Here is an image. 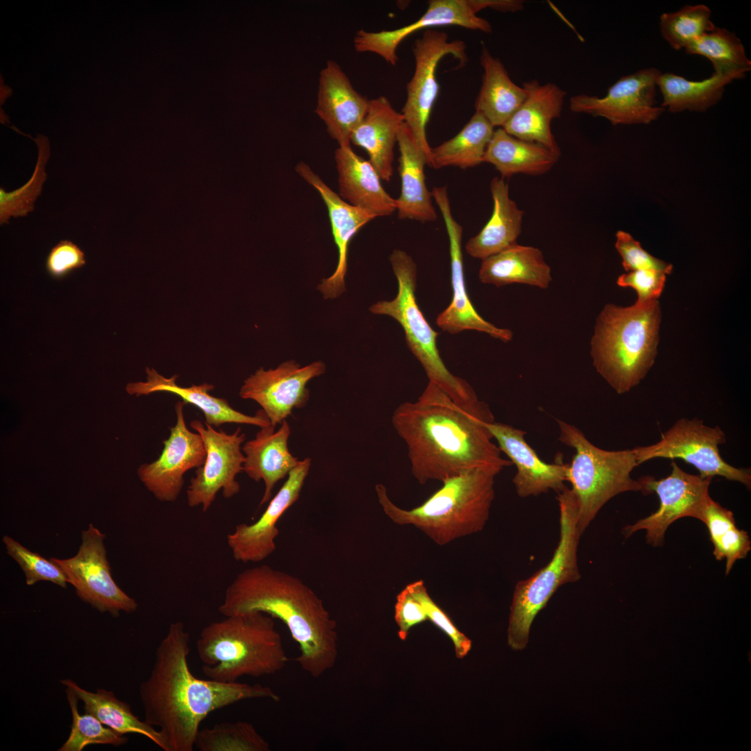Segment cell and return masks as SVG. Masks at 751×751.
<instances>
[{"label": "cell", "mask_w": 751, "mask_h": 751, "mask_svg": "<svg viewBox=\"0 0 751 751\" xmlns=\"http://www.w3.org/2000/svg\"><path fill=\"white\" fill-rule=\"evenodd\" d=\"M310 467L309 458L300 460L259 519L250 524H239L227 534V542L236 561L260 562L275 551V539L279 534L276 524L298 499Z\"/></svg>", "instance_id": "cell-20"}, {"label": "cell", "mask_w": 751, "mask_h": 751, "mask_svg": "<svg viewBox=\"0 0 751 751\" xmlns=\"http://www.w3.org/2000/svg\"><path fill=\"white\" fill-rule=\"evenodd\" d=\"M389 261L398 282V293L391 300H380L372 305L374 314L394 318L404 330L407 345L423 368L430 382L435 383L456 403L476 409L483 403L471 386L463 378L453 375L442 360L437 347L435 331L419 309L415 297L417 267L410 255L394 250Z\"/></svg>", "instance_id": "cell-7"}, {"label": "cell", "mask_w": 751, "mask_h": 751, "mask_svg": "<svg viewBox=\"0 0 751 751\" xmlns=\"http://www.w3.org/2000/svg\"><path fill=\"white\" fill-rule=\"evenodd\" d=\"M2 541L7 554L14 559L24 573L28 586L41 581H50L65 588L67 578L60 567L50 558H45L13 540L4 535Z\"/></svg>", "instance_id": "cell-43"}, {"label": "cell", "mask_w": 751, "mask_h": 751, "mask_svg": "<svg viewBox=\"0 0 751 751\" xmlns=\"http://www.w3.org/2000/svg\"><path fill=\"white\" fill-rule=\"evenodd\" d=\"M220 614L259 611L282 620L298 645L302 669L318 678L332 668L339 654L336 621L302 580L269 565L248 568L227 587Z\"/></svg>", "instance_id": "cell-3"}, {"label": "cell", "mask_w": 751, "mask_h": 751, "mask_svg": "<svg viewBox=\"0 0 751 751\" xmlns=\"http://www.w3.org/2000/svg\"><path fill=\"white\" fill-rule=\"evenodd\" d=\"M700 521L708 528L716 559H725V573L728 574L735 562L745 558L750 551L748 533L736 527L732 511L711 497L704 506Z\"/></svg>", "instance_id": "cell-38"}, {"label": "cell", "mask_w": 751, "mask_h": 751, "mask_svg": "<svg viewBox=\"0 0 751 751\" xmlns=\"http://www.w3.org/2000/svg\"><path fill=\"white\" fill-rule=\"evenodd\" d=\"M522 87L526 97L501 128L515 138L540 144L560 156L551 124L560 116L567 92L555 83L540 84L535 79L523 82Z\"/></svg>", "instance_id": "cell-24"}, {"label": "cell", "mask_w": 751, "mask_h": 751, "mask_svg": "<svg viewBox=\"0 0 751 751\" xmlns=\"http://www.w3.org/2000/svg\"><path fill=\"white\" fill-rule=\"evenodd\" d=\"M487 426L501 452L516 467L512 483L519 497L537 496L550 490L559 493L567 487V463L559 458L554 463L542 460L526 441L523 430L495 421Z\"/></svg>", "instance_id": "cell-21"}, {"label": "cell", "mask_w": 751, "mask_h": 751, "mask_svg": "<svg viewBox=\"0 0 751 751\" xmlns=\"http://www.w3.org/2000/svg\"><path fill=\"white\" fill-rule=\"evenodd\" d=\"M334 160L339 196L344 201L376 217L390 216L396 211L395 199L384 189L369 160L357 155L350 145L339 146Z\"/></svg>", "instance_id": "cell-27"}, {"label": "cell", "mask_w": 751, "mask_h": 751, "mask_svg": "<svg viewBox=\"0 0 751 751\" xmlns=\"http://www.w3.org/2000/svg\"><path fill=\"white\" fill-rule=\"evenodd\" d=\"M295 170L318 191L328 209L332 236L338 250V263L332 275L323 278L317 288L324 298H335L345 291L349 244L357 232L376 216L344 201L305 163L300 162Z\"/></svg>", "instance_id": "cell-23"}, {"label": "cell", "mask_w": 751, "mask_h": 751, "mask_svg": "<svg viewBox=\"0 0 751 751\" xmlns=\"http://www.w3.org/2000/svg\"><path fill=\"white\" fill-rule=\"evenodd\" d=\"M615 246L622 259V266L627 272L652 269L670 274L672 270L671 264L652 256L626 232L620 230L616 233Z\"/></svg>", "instance_id": "cell-45"}, {"label": "cell", "mask_w": 751, "mask_h": 751, "mask_svg": "<svg viewBox=\"0 0 751 751\" xmlns=\"http://www.w3.org/2000/svg\"><path fill=\"white\" fill-rule=\"evenodd\" d=\"M195 748L200 751H268L270 746L245 721L225 722L200 729Z\"/></svg>", "instance_id": "cell-39"}, {"label": "cell", "mask_w": 751, "mask_h": 751, "mask_svg": "<svg viewBox=\"0 0 751 751\" xmlns=\"http://www.w3.org/2000/svg\"><path fill=\"white\" fill-rule=\"evenodd\" d=\"M183 401L175 405L176 423L163 441L159 458L141 465L138 475L147 489L161 501H176L184 484V475L191 469L201 467L206 459V449L198 433L186 426Z\"/></svg>", "instance_id": "cell-17"}, {"label": "cell", "mask_w": 751, "mask_h": 751, "mask_svg": "<svg viewBox=\"0 0 751 751\" xmlns=\"http://www.w3.org/2000/svg\"><path fill=\"white\" fill-rule=\"evenodd\" d=\"M290 434V426L284 420L276 431L272 425L261 428L255 437L241 448L245 454L243 471L255 481L263 480L264 483L261 506L270 501L275 484L300 462L288 448Z\"/></svg>", "instance_id": "cell-26"}, {"label": "cell", "mask_w": 751, "mask_h": 751, "mask_svg": "<svg viewBox=\"0 0 751 751\" xmlns=\"http://www.w3.org/2000/svg\"><path fill=\"white\" fill-rule=\"evenodd\" d=\"M559 541L550 561L534 574L516 584L508 628V642L514 650L524 649L537 614L561 586L581 579L578 547L581 533L578 528V505L570 488L558 493Z\"/></svg>", "instance_id": "cell-9"}, {"label": "cell", "mask_w": 751, "mask_h": 751, "mask_svg": "<svg viewBox=\"0 0 751 751\" xmlns=\"http://www.w3.org/2000/svg\"><path fill=\"white\" fill-rule=\"evenodd\" d=\"M60 683L83 703L85 713L95 716L103 724L121 734L144 736L163 750L164 743L159 731L145 720H141L133 713L130 705L119 700L112 691L102 688L89 691L70 679L61 680Z\"/></svg>", "instance_id": "cell-34"}, {"label": "cell", "mask_w": 751, "mask_h": 751, "mask_svg": "<svg viewBox=\"0 0 751 751\" xmlns=\"http://www.w3.org/2000/svg\"><path fill=\"white\" fill-rule=\"evenodd\" d=\"M196 651L203 674L221 682L273 675L289 661L273 617L259 611L209 623L199 635Z\"/></svg>", "instance_id": "cell-5"}, {"label": "cell", "mask_w": 751, "mask_h": 751, "mask_svg": "<svg viewBox=\"0 0 751 751\" xmlns=\"http://www.w3.org/2000/svg\"><path fill=\"white\" fill-rule=\"evenodd\" d=\"M105 534L92 524L81 533L77 554L70 558H50L65 574L77 596L102 613L118 617L132 613L136 601L124 592L112 578L104 546Z\"/></svg>", "instance_id": "cell-12"}, {"label": "cell", "mask_w": 751, "mask_h": 751, "mask_svg": "<svg viewBox=\"0 0 751 751\" xmlns=\"http://www.w3.org/2000/svg\"><path fill=\"white\" fill-rule=\"evenodd\" d=\"M733 81L732 77L715 73L702 81H691L673 73L661 72L657 80L663 97L660 106L674 113L704 112L721 99L725 86Z\"/></svg>", "instance_id": "cell-35"}, {"label": "cell", "mask_w": 751, "mask_h": 751, "mask_svg": "<svg viewBox=\"0 0 751 751\" xmlns=\"http://www.w3.org/2000/svg\"><path fill=\"white\" fill-rule=\"evenodd\" d=\"M493 200L492 216L483 229L465 245L467 253L481 260L517 243L522 232L524 211L509 195L504 179L494 177L490 182Z\"/></svg>", "instance_id": "cell-30"}, {"label": "cell", "mask_w": 751, "mask_h": 751, "mask_svg": "<svg viewBox=\"0 0 751 751\" xmlns=\"http://www.w3.org/2000/svg\"><path fill=\"white\" fill-rule=\"evenodd\" d=\"M684 49L688 54L707 58L713 67V73L734 80L743 79L751 70V61L741 40L734 32L724 28L716 26L692 41Z\"/></svg>", "instance_id": "cell-37"}, {"label": "cell", "mask_w": 751, "mask_h": 751, "mask_svg": "<svg viewBox=\"0 0 751 751\" xmlns=\"http://www.w3.org/2000/svg\"><path fill=\"white\" fill-rule=\"evenodd\" d=\"M501 470L477 467L449 478L423 503L410 510L396 506L385 486L376 492L385 515L395 524L418 528L439 546L481 531L494 499V480Z\"/></svg>", "instance_id": "cell-4"}, {"label": "cell", "mask_w": 751, "mask_h": 751, "mask_svg": "<svg viewBox=\"0 0 751 751\" xmlns=\"http://www.w3.org/2000/svg\"><path fill=\"white\" fill-rule=\"evenodd\" d=\"M465 49L463 41H449L446 33L433 29L425 30L412 47L415 67L413 76L407 84V98L401 113L417 144L426 155L430 166L431 147L426 131L439 92L437 67L446 55L453 56L461 65H465L468 60Z\"/></svg>", "instance_id": "cell-11"}, {"label": "cell", "mask_w": 751, "mask_h": 751, "mask_svg": "<svg viewBox=\"0 0 751 751\" xmlns=\"http://www.w3.org/2000/svg\"><path fill=\"white\" fill-rule=\"evenodd\" d=\"M86 263L84 252L72 241L64 239L57 243L48 253L45 268L55 279H61Z\"/></svg>", "instance_id": "cell-47"}, {"label": "cell", "mask_w": 751, "mask_h": 751, "mask_svg": "<svg viewBox=\"0 0 751 751\" xmlns=\"http://www.w3.org/2000/svg\"><path fill=\"white\" fill-rule=\"evenodd\" d=\"M147 381L129 383L126 391L130 395H149L154 392L164 391L179 396L186 404L198 407L204 414L205 422L218 428L227 423H243L260 428L271 425L265 412L261 409L255 416H249L232 408L227 401L216 398L209 394L214 386L209 383L181 387L177 383V376L165 378L154 369L147 367Z\"/></svg>", "instance_id": "cell-25"}, {"label": "cell", "mask_w": 751, "mask_h": 751, "mask_svg": "<svg viewBox=\"0 0 751 751\" xmlns=\"http://www.w3.org/2000/svg\"><path fill=\"white\" fill-rule=\"evenodd\" d=\"M404 116L384 96L370 99L368 111L354 129L350 144L363 148L381 179L389 181L393 174L394 147Z\"/></svg>", "instance_id": "cell-29"}, {"label": "cell", "mask_w": 751, "mask_h": 751, "mask_svg": "<svg viewBox=\"0 0 751 751\" xmlns=\"http://www.w3.org/2000/svg\"><path fill=\"white\" fill-rule=\"evenodd\" d=\"M558 439L573 449L567 467V482L578 505V528L581 534L601 508L612 498L627 492L643 491L631 474L639 465L632 449L608 451L591 443L574 425L557 419Z\"/></svg>", "instance_id": "cell-8"}, {"label": "cell", "mask_w": 751, "mask_h": 751, "mask_svg": "<svg viewBox=\"0 0 751 751\" xmlns=\"http://www.w3.org/2000/svg\"><path fill=\"white\" fill-rule=\"evenodd\" d=\"M480 60L483 76L475 102L476 112L494 127H502L522 104L526 91L512 81L503 64L484 45Z\"/></svg>", "instance_id": "cell-32"}, {"label": "cell", "mask_w": 751, "mask_h": 751, "mask_svg": "<svg viewBox=\"0 0 751 751\" xmlns=\"http://www.w3.org/2000/svg\"><path fill=\"white\" fill-rule=\"evenodd\" d=\"M558 158L544 146L518 139L499 128L494 130L487 147L483 163L493 165L504 179L517 173L544 174Z\"/></svg>", "instance_id": "cell-33"}, {"label": "cell", "mask_w": 751, "mask_h": 751, "mask_svg": "<svg viewBox=\"0 0 751 751\" xmlns=\"http://www.w3.org/2000/svg\"><path fill=\"white\" fill-rule=\"evenodd\" d=\"M406 586L423 606L428 620L451 639L457 658H464L471 649V641L457 629L447 614L433 600L424 581L418 580Z\"/></svg>", "instance_id": "cell-44"}, {"label": "cell", "mask_w": 751, "mask_h": 751, "mask_svg": "<svg viewBox=\"0 0 751 751\" xmlns=\"http://www.w3.org/2000/svg\"><path fill=\"white\" fill-rule=\"evenodd\" d=\"M715 28L711 10L704 4L686 5L676 12L663 13L659 20L662 37L675 50L685 49Z\"/></svg>", "instance_id": "cell-41"}, {"label": "cell", "mask_w": 751, "mask_h": 751, "mask_svg": "<svg viewBox=\"0 0 751 751\" xmlns=\"http://www.w3.org/2000/svg\"><path fill=\"white\" fill-rule=\"evenodd\" d=\"M494 417L486 403L463 407L428 381L414 402L394 411L391 423L407 446L411 472L424 485L444 481L477 467L503 470L512 465L502 457L487 428Z\"/></svg>", "instance_id": "cell-1"}, {"label": "cell", "mask_w": 751, "mask_h": 751, "mask_svg": "<svg viewBox=\"0 0 751 751\" xmlns=\"http://www.w3.org/2000/svg\"><path fill=\"white\" fill-rule=\"evenodd\" d=\"M190 426L202 437L207 454L204 464L197 468L195 476L190 481L186 490L187 503L192 508L201 506L202 511L207 512L220 490L227 499L239 492L240 485L235 478L243 471L245 455L241 445L245 435L240 428L228 434L215 430L206 422L204 425L199 420L192 421Z\"/></svg>", "instance_id": "cell-14"}, {"label": "cell", "mask_w": 751, "mask_h": 751, "mask_svg": "<svg viewBox=\"0 0 751 751\" xmlns=\"http://www.w3.org/2000/svg\"><path fill=\"white\" fill-rule=\"evenodd\" d=\"M658 300L629 307L606 305L597 318L590 355L597 373L619 394L645 377L657 353Z\"/></svg>", "instance_id": "cell-6"}, {"label": "cell", "mask_w": 751, "mask_h": 751, "mask_svg": "<svg viewBox=\"0 0 751 751\" xmlns=\"http://www.w3.org/2000/svg\"><path fill=\"white\" fill-rule=\"evenodd\" d=\"M475 13L491 8L500 12H517L524 9V1L522 0H468Z\"/></svg>", "instance_id": "cell-49"}, {"label": "cell", "mask_w": 751, "mask_h": 751, "mask_svg": "<svg viewBox=\"0 0 751 751\" xmlns=\"http://www.w3.org/2000/svg\"><path fill=\"white\" fill-rule=\"evenodd\" d=\"M397 143L401 182L400 195L395 199L398 217L421 223L435 221L437 216L424 175L428 159L405 122L398 132Z\"/></svg>", "instance_id": "cell-28"}, {"label": "cell", "mask_w": 751, "mask_h": 751, "mask_svg": "<svg viewBox=\"0 0 751 751\" xmlns=\"http://www.w3.org/2000/svg\"><path fill=\"white\" fill-rule=\"evenodd\" d=\"M442 26H458L473 31L491 33L490 23L472 10L468 0H431L426 11L416 21L394 30L378 32L359 30L353 40L355 51L371 52L395 65L401 42L420 29Z\"/></svg>", "instance_id": "cell-19"}, {"label": "cell", "mask_w": 751, "mask_h": 751, "mask_svg": "<svg viewBox=\"0 0 751 751\" xmlns=\"http://www.w3.org/2000/svg\"><path fill=\"white\" fill-rule=\"evenodd\" d=\"M189 653L190 635L184 624L171 623L156 648L149 677L140 685L145 720L159 728L164 751H193L201 722L214 711L247 700H280L271 688L259 684L195 677Z\"/></svg>", "instance_id": "cell-2"}, {"label": "cell", "mask_w": 751, "mask_h": 751, "mask_svg": "<svg viewBox=\"0 0 751 751\" xmlns=\"http://www.w3.org/2000/svg\"><path fill=\"white\" fill-rule=\"evenodd\" d=\"M661 74L654 67L642 69L619 79L604 97L572 96L570 109L574 113L604 118L613 125L649 124L665 111L656 105L657 80Z\"/></svg>", "instance_id": "cell-15"}, {"label": "cell", "mask_w": 751, "mask_h": 751, "mask_svg": "<svg viewBox=\"0 0 751 751\" xmlns=\"http://www.w3.org/2000/svg\"><path fill=\"white\" fill-rule=\"evenodd\" d=\"M478 278L484 284L501 286L523 284L547 289L552 276L542 252L538 248L515 243L482 260Z\"/></svg>", "instance_id": "cell-31"}, {"label": "cell", "mask_w": 751, "mask_h": 751, "mask_svg": "<svg viewBox=\"0 0 751 751\" xmlns=\"http://www.w3.org/2000/svg\"><path fill=\"white\" fill-rule=\"evenodd\" d=\"M494 128L482 114L475 112L454 137L431 147L430 166L437 169L447 166L466 169L483 163Z\"/></svg>", "instance_id": "cell-36"}, {"label": "cell", "mask_w": 751, "mask_h": 751, "mask_svg": "<svg viewBox=\"0 0 751 751\" xmlns=\"http://www.w3.org/2000/svg\"><path fill=\"white\" fill-rule=\"evenodd\" d=\"M12 94V90L9 87L1 86V104H3L5 99Z\"/></svg>", "instance_id": "cell-50"}, {"label": "cell", "mask_w": 751, "mask_h": 751, "mask_svg": "<svg viewBox=\"0 0 751 751\" xmlns=\"http://www.w3.org/2000/svg\"><path fill=\"white\" fill-rule=\"evenodd\" d=\"M70 707L72 722L70 735L58 751H82L90 745H111L118 747L127 743L125 735L121 734L103 724L95 716L79 712V700L74 693L65 688Z\"/></svg>", "instance_id": "cell-42"}, {"label": "cell", "mask_w": 751, "mask_h": 751, "mask_svg": "<svg viewBox=\"0 0 751 751\" xmlns=\"http://www.w3.org/2000/svg\"><path fill=\"white\" fill-rule=\"evenodd\" d=\"M38 146V155L35 168L29 180L13 191L0 188V224L8 223L11 217L26 216L34 209V204L40 195L47 176L45 165L50 156L47 137L39 134L33 139Z\"/></svg>", "instance_id": "cell-40"}, {"label": "cell", "mask_w": 751, "mask_h": 751, "mask_svg": "<svg viewBox=\"0 0 751 751\" xmlns=\"http://www.w3.org/2000/svg\"><path fill=\"white\" fill-rule=\"evenodd\" d=\"M325 371L322 361L302 366L294 360H289L275 369L260 368L245 380L239 396L257 402L275 427L286 420L293 409L307 405L309 398L308 382Z\"/></svg>", "instance_id": "cell-16"}, {"label": "cell", "mask_w": 751, "mask_h": 751, "mask_svg": "<svg viewBox=\"0 0 751 751\" xmlns=\"http://www.w3.org/2000/svg\"><path fill=\"white\" fill-rule=\"evenodd\" d=\"M394 620L398 628V637L403 640L407 638L412 628L428 620L423 606L407 586L396 596Z\"/></svg>", "instance_id": "cell-48"}, {"label": "cell", "mask_w": 751, "mask_h": 751, "mask_svg": "<svg viewBox=\"0 0 751 751\" xmlns=\"http://www.w3.org/2000/svg\"><path fill=\"white\" fill-rule=\"evenodd\" d=\"M369 101L354 88L337 63L328 60L319 74L315 111L339 146L350 145L352 133L364 118Z\"/></svg>", "instance_id": "cell-22"}, {"label": "cell", "mask_w": 751, "mask_h": 751, "mask_svg": "<svg viewBox=\"0 0 751 751\" xmlns=\"http://www.w3.org/2000/svg\"><path fill=\"white\" fill-rule=\"evenodd\" d=\"M432 197L443 218L449 241L451 270L452 300L436 319L437 325L444 332L457 334L464 330H476L508 342L512 339V332L498 328L482 318L475 309L466 291L462 252V227L453 216L447 189L435 186Z\"/></svg>", "instance_id": "cell-18"}, {"label": "cell", "mask_w": 751, "mask_h": 751, "mask_svg": "<svg viewBox=\"0 0 751 751\" xmlns=\"http://www.w3.org/2000/svg\"><path fill=\"white\" fill-rule=\"evenodd\" d=\"M672 471L665 478L656 480L650 476L639 478L642 493L655 492L659 499L658 510L635 524L626 526L622 533L629 537L640 530L646 531V539L653 546H659L668 526L686 517L701 519L704 506L711 497L709 488L711 478H702L682 470L672 461Z\"/></svg>", "instance_id": "cell-13"}, {"label": "cell", "mask_w": 751, "mask_h": 751, "mask_svg": "<svg viewBox=\"0 0 751 751\" xmlns=\"http://www.w3.org/2000/svg\"><path fill=\"white\" fill-rule=\"evenodd\" d=\"M725 442L726 435L718 426H708L697 418H681L661 435L658 442L633 450L639 465L659 458L681 459L695 467L702 478L722 476L750 488V469L736 468L722 458L718 446Z\"/></svg>", "instance_id": "cell-10"}, {"label": "cell", "mask_w": 751, "mask_h": 751, "mask_svg": "<svg viewBox=\"0 0 751 751\" xmlns=\"http://www.w3.org/2000/svg\"><path fill=\"white\" fill-rule=\"evenodd\" d=\"M661 271L643 269L627 272L618 277L617 284L622 287H631L638 293L636 303L648 304L658 300L663 290L666 277Z\"/></svg>", "instance_id": "cell-46"}]
</instances>
